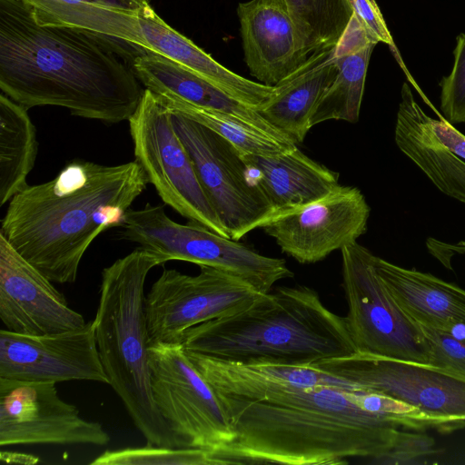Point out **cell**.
<instances>
[{
    "mask_svg": "<svg viewBox=\"0 0 465 465\" xmlns=\"http://www.w3.org/2000/svg\"><path fill=\"white\" fill-rule=\"evenodd\" d=\"M124 50L86 30L40 25L22 0H0V88L28 109L59 106L105 124L128 121L144 89Z\"/></svg>",
    "mask_w": 465,
    "mask_h": 465,
    "instance_id": "6da1fadb",
    "label": "cell"
},
{
    "mask_svg": "<svg viewBox=\"0 0 465 465\" xmlns=\"http://www.w3.org/2000/svg\"><path fill=\"white\" fill-rule=\"evenodd\" d=\"M359 389L317 386L254 401L219 399L235 438L211 453L214 464L338 465L386 453L402 427L361 408L354 399Z\"/></svg>",
    "mask_w": 465,
    "mask_h": 465,
    "instance_id": "7a4b0ae2",
    "label": "cell"
},
{
    "mask_svg": "<svg viewBox=\"0 0 465 465\" xmlns=\"http://www.w3.org/2000/svg\"><path fill=\"white\" fill-rule=\"evenodd\" d=\"M148 183L135 160L114 165L73 160L52 180L16 193L0 232L53 282L74 283L91 243L124 224Z\"/></svg>",
    "mask_w": 465,
    "mask_h": 465,
    "instance_id": "3957f363",
    "label": "cell"
},
{
    "mask_svg": "<svg viewBox=\"0 0 465 465\" xmlns=\"http://www.w3.org/2000/svg\"><path fill=\"white\" fill-rule=\"evenodd\" d=\"M185 351L237 364L312 366L357 352L345 317L304 285L279 287L247 308L188 329Z\"/></svg>",
    "mask_w": 465,
    "mask_h": 465,
    "instance_id": "277c9868",
    "label": "cell"
},
{
    "mask_svg": "<svg viewBox=\"0 0 465 465\" xmlns=\"http://www.w3.org/2000/svg\"><path fill=\"white\" fill-rule=\"evenodd\" d=\"M158 265L163 263L157 254L139 247L105 267L93 326L109 385L147 444L184 448L152 393L144 283Z\"/></svg>",
    "mask_w": 465,
    "mask_h": 465,
    "instance_id": "5b68a950",
    "label": "cell"
},
{
    "mask_svg": "<svg viewBox=\"0 0 465 465\" xmlns=\"http://www.w3.org/2000/svg\"><path fill=\"white\" fill-rule=\"evenodd\" d=\"M120 228L119 238L154 252L163 264L177 260L211 266L243 280L262 293L271 292L277 282L293 277L285 260L264 256L198 223H178L166 214L164 204L130 209Z\"/></svg>",
    "mask_w": 465,
    "mask_h": 465,
    "instance_id": "8992f818",
    "label": "cell"
},
{
    "mask_svg": "<svg viewBox=\"0 0 465 465\" xmlns=\"http://www.w3.org/2000/svg\"><path fill=\"white\" fill-rule=\"evenodd\" d=\"M341 252L345 317L357 351L429 363L420 326L396 302L374 266V254L357 242Z\"/></svg>",
    "mask_w": 465,
    "mask_h": 465,
    "instance_id": "52a82bcc",
    "label": "cell"
},
{
    "mask_svg": "<svg viewBox=\"0 0 465 465\" xmlns=\"http://www.w3.org/2000/svg\"><path fill=\"white\" fill-rule=\"evenodd\" d=\"M128 123L135 161L163 203L189 221L230 238L174 130L172 113L153 92L144 89Z\"/></svg>",
    "mask_w": 465,
    "mask_h": 465,
    "instance_id": "ba28073f",
    "label": "cell"
},
{
    "mask_svg": "<svg viewBox=\"0 0 465 465\" xmlns=\"http://www.w3.org/2000/svg\"><path fill=\"white\" fill-rule=\"evenodd\" d=\"M311 367L418 409L440 432L465 428V377L451 371L359 351Z\"/></svg>",
    "mask_w": 465,
    "mask_h": 465,
    "instance_id": "9c48e42d",
    "label": "cell"
},
{
    "mask_svg": "<svg viewBox=\"0 0 465 465\" xmlns=\"http://www.w3.org/2000/svg\"><path fill=\"white\" fill-rule=\"evenodd\" d=\"M148 357L154 403L185 447L212 453L230 444L235 434L228 415L182 342L151 344Z\"/></svg>",
    "mask_w": 465,
    "mask_h": 465,
    "instance_id": "30bf717a",
    "label": "cell"
},
{
    "mask_svg": "<svg viewBox=\"0 0 465 465\" xmlns=\"http://www.w3.org/2000/svg\"><path fill=\"white\" fill-rule=\"evenodd\" d=\"M262 294L224 271L200 265L197 275L163 269L145 296L149 344L178 343L200 323L234 314Z\"/></svg>",
    "mask_w": 465,
    "mask_h": 465,
    "instance_id": "8fae6325",
    "label": "cell"
},
{
    "mask_svg": "<svg viewBox=\"0 0 465 465\" xmlns=\"http://www.w3.org/2000/svg\"><path fill=\"white\" fill-rule=\"evenodd\" d=\"M172 121L230 238L239 241L262 228L274 211L250 181L242 153L227 139L191 119L172 113Z\"/></svg>",
    "mask_w": 465,
    "mask_h": 465,
    "instance_id": "7c38bea8",
    "label": "cell"
},
{
    "mask_svg": "<svg viewBox=\"0 0 465 465\" xmlns=\"http://www.w3.org/2000/svg\"><path fill=\"white\" fill-rule=\"evenodd\" d=\"M55 382L0 378V445L104 446L110 436L64 401Z\"/></svg>",
    "mask_w": 465,
    "mask_h": 465,
    "instance_id": "4fadbf2b",
    "label": "cell"
},
{
    "mask_svg": "<svg viewBox=\"0 0 465 465\" xmlns=\"http://www.w3.org/2000/svg\"><path fill=\"white\" fill-rule=\"evenodd\" d=\"M370 207L356 187L338 185L325 196L272 217L262 229L300 263H315L366 232Z\"/></svg>",
    "mask_w": 465,
    "mask_h": 465,
    "instance_id": "5bb4252c",
    "label": "cell"
},
{
    "mask_svg": "<svg viewBox=\"0 0 465 465\" xmlns=\"http://www.w3.org/2000/svg\"><path fill=\"white\" fill-rule=\"evenodd\" d=\"M0 378L109 384L100 360L93 321L77 330L45 335H25L2 329Z\"/></svg>",
    "mask_w": 465,
    "mask_h": 465,
    "instance_id": "9a60e30c",
    "label": "cell"
},
{
    "mask_svg": "<svg viewBox=\"0 0 465 465\" xmlns=\"http://www.w3.org/2000/svg\"><path fill=\"white\" fill-rule=\"evenodd\" d=\"M52 282L0 232V319L5 330L45 335L85 325L83 315L69 307Z\"/></svg>",
    "mask_w": 465,
    "mask_h": 465,
    "instance_id": "2e32d148",
    "label": "cell"
},
{
    "mask_svg": "<svg viewBox=\"0 0 465 465\" xmlns=\"http://www.w3.org/2000/svg\"><path fill=\"white\" fill-rule=\"evenodd\" d=\"M237 14L244 61L261 84L274 86L309 58L284 0H251Z\"/></svg>",
    "mask_w": 465,
    "mask_h": 465,
    "instance_id": "e0dca14e",
    "label": "cell"
},
{
    "mask_svg": "<svg viewBox=\"0 0 465 465\" xmlns=\"http://www.w3.org/2000/svg\"><path fill=\"white\" fill-rule=\"evenodd\" d=\"M185 352L219 399L254 401L285 389L360 388L311 366L237 364Z\"/></svg>",
    "mask_w": 465,
    "mask_h": 465,
    "instance_id": "ac0fdd59",
    "label": "cell"
},
{
    "mask_svg": "<svg viewBox=\"0 0 465 465\" xmlns=\"http://www.w3.org/2000/svg\"><path fill=\"white\" fill-rule=\"evenodd\" d=\"M242 154L250 181L271 204L273 216L317 201L339 185L338 173L311 159L298 146L271 156Z\"/></svg>",
    "mask_w": 465,
    "mask_h": 465,
    "instance_id": "d6986e66",
    "label": "cell"
},
{
    "mask_svg": "<svg viewBox=\"0 0 465 465\" xmlns=\"http://www.w3.org/2000/svg\"><path fill=\"white\" fill-rule=\"evenodd\" d=\"M137 20L144 51L157 53L203 76L247 106L260 111L272 97L275 86L246 79L221 64L168 25L152 8L142 6Z\"/></svg>",
    "mask_w": 465,
    "mask_h": 465,
    "instance_id": "ffe728a7",
    "label": "cell"
},
{
    "mask_svg": "<svg viewBox=\"0 0 465 465\" xmlns=\"http://www.w3.org/2000/svg\"><path fill=\"white\" fill-rule=\"evenodd\" d=\"M376 271L399 306L419 325L465 331V290L430 273L374 256Z\"/></svg>",
    "mask_w": 465,
    "mask_h": 465,
    "instance_id": "44dd1931",
    "label": "cell"
},
{
    "mask_svg": "<svg viewBox=\"0 0 465 465\" xmlns=\"http://www.w3.org/2000/svg\"><path fill=\"white\" fill-rule=\"evenodd\" d=\"M145 89L177 97L190 104L232 114L252 127L282 140H289L259 113L233 98L203 76L157 53L145 51L131 62Z\"/></svg>",
    "mask_w": 465,
    "mask_h": 465,
    "instance_id": "7402d4cb",
    "label": "cell"
},
{
    "mask_svg": "<svg viewBox=\"0 0 465 465\" xmlns=\"http://www.w3.org/2000/svg\"><path fill=\"white\" fill-rule=\"evenodd\" d=\"M431 119L404 83L396 116L395 143L441 193L465 203V160L439 140Z\"/></svg>",
    "mask_w": 465,
    "mask_h": 465,
    "instance_id": "603a6c76",
    "label": "cell"
},
{
    "mask_svg": "<svg viewBox=\"0 0 465 465\" xmlns=\"http://www.w3.org/2000/svg\"><path fill=\"white\" fill-rule=\"evenodd\" d=\"M334 47L313 54L297 71L274 85V94L259 111L297 145L312 128L314 109L339 74Z\"/></svg>",
    "mask_w": 465,
    "mask_h": 465,
    "instance_id": "cb8c5ba5",
    "label": "cell"
},
{
    "mask_svg": "<svg viewBox=\"0 0 465 465\" xmlns=\"http://www.w3.org/2000/svg\"><path fill=\"white\" fill-rule=\"evenodd\" d=\"M40 25L86 30L140 53L137 13L150 0H22Z\"/></svg>",
    "mask_w": 465,
    "mask_h": 465,
    "instance_id": "d4e9b609",
    "label": "cell"
},
{
    "mask_svg": "<svg viewBox=\"0 0 465 465\" xmlns=\"http://www.w3.org/2000/svg\"><path fill=\"white\" fill-rule=\"evenodd\" d=\"M377 44L353 15L334 47L339 74L316 105L311 127L328 120L358 122L368 64Z\"/></svg>",
    "mask_w": 465,
    "mask_h": 465,
    "instance_id": "484cf974",
    "label": "cell"
},
{
    "mask_svg": "<svg viewBox=\"0 0 465 465\" xmlns=\"http://www.w3.org/2000/svg\"><path fill=\"white\" fill-rule=\"evenodd\" d=\"M38 153L36 128L28 108L0 95V205L28 186Z\"/></svg>",
    "mask_w": 465,
    "mask_h": 465,
    "instance_id": "4316f807",
    "label": "cell"
},
{
    "mask_svg": "<svg viewBox=\"0 0 465 465\" xmlns=\"http://www.w3.org/2000/svg\"><path fill=\"white\" fill-rule=\"evenodd\" d=\"M154 94L171 113L211 129L231 142L242 153L271 156L298 146L292 142L259 131L232 114L201 107L177 97Z\"/></svg>",
    "mask_w": 465,
    "mask_h": 465,
    "instance_id": "83f0119b",
    "label": "cell"
},
{
    "mask_svg": "<svg viewBox=\"0 0 465 465\" xmlns=\"http://www.w3.org/2000/svg\"><path fill=\"white\" fill-rule=\"evenodd\" d=\"M310 57L334 47L353 10L349 0H284Z\"/></svg>",
    "mask_w": 465,
    "mask_h": 465,
    "instance_id": "f1b7e54d",
    "label": "cell"
},
{
    "mask_svg": "<svg viewBox=\"0 0 465 465\" xmlns=\"http://www.w3.org/2000/svg\"><path fill=\"white\" fill-rule=\"evenodd\" d=\"M92 465H215L211 453L198 448L145 447L106 450Z\"/></svg>",
    "mask_w": 465,
    "mask_h": 465,
    "instance_id": "f546056e",
    "label": "cell"
},
{
    "mask_svg": "<svg viewBox=\"0 0 465 465\" xmlns=\"http://www.w3.org/2000/svg\"><path fill=\"white\" fill-rule=\"evenodd\" d=\"M454 62L440 82V110L451 124H465V34L457 37Z\"/></svg>",
    "mask_w": 465,
    "mask_h": 465,
    "instance_id": "4dcf8cb0",
    "label": "cell"
},
{
    "mask_svg": "<svg viewBox=\"0 0 465 465\" xmlns=\"http://www.w3.org/2000/svg\"><path fill=\"white\" fill-rule=\"evenodd\" d=\"M420 328L430 350L429 364L465 377V333H456L425 326H420Z\"/></svg>",
    "mask_w": 465,
    "mask_h": 465,
    "instance_id": "1f68e13d",
    "label": "cell"
},
{
    "mask_svg": "<svg viewBox=\"0 0 465 465\" xmlns=\"http://www.w3.org/2000/svg\"><path fill=\"white\" fill-rule=\"evenodd\" d=\"M433 439L423 432H410L401 429L394 446L386 453L374 458L379 464H406L422 462L421 459L435 454Z\"/></svg>",
    "mask_w": 465,
    "mask_h": 465,
    "instance_id": "d6a6232c",
    "label": "cell"
},
{
    "mask_svg": "<svg viewBox=\"0 0 465 465\" xmlns=\"http://www.w3.org/2000/svg\"><path fill=\"white\" fill-rule=\"evenodd\" d=\"M353 15L378 42L389 45L399 62L400 55L375 0H349Z\"/></svg>",
    "mask_w": 465,
    "mask_h": 465,
    "instance_id": "836d02e7",
    "label": "cell"
},
{
    "mask_svg": "<svg viewBox=\"0 0 465 465\" xmlns=\"http://www.w3.org/2000/svg\"><path fill=\"white\" fill-rule=\"evenodd\" d=\"M439 140L454 154L465 160V135L445 119H431Z\"/></svg>",
    "mask_w": 465,
    "mask_h": 465,
    "instance_id": "e575fe53",
    "label": "cell"
}]
</instances>
